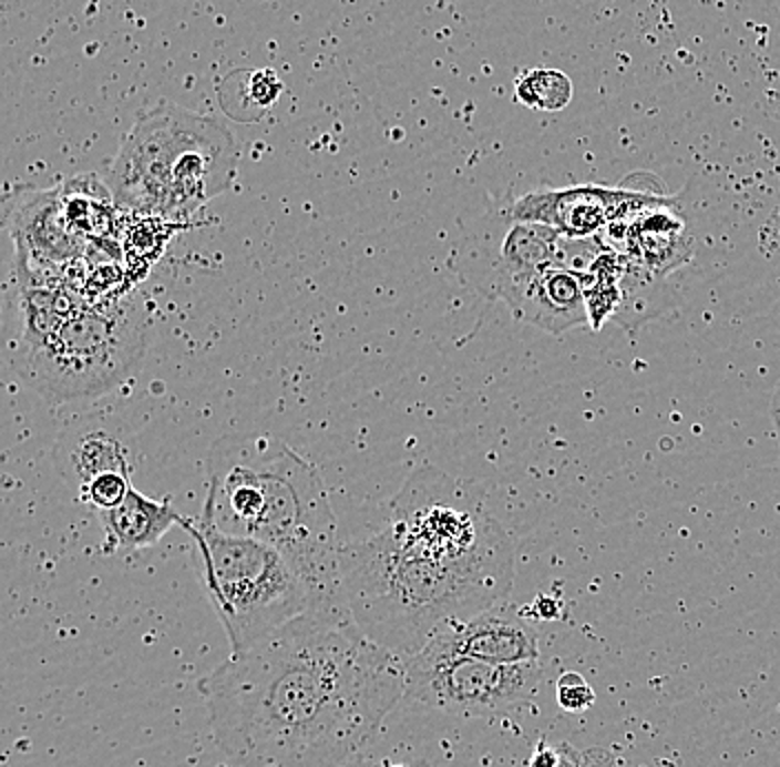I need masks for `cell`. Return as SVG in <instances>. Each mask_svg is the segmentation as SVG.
I'll return each mask as SVG.
<instances>
[{
	"label": "cell",
	"mask_w": 780,
	"mask_h": 767,
	"mask_svg": "<svg viewBox=\"0 0 780 767\" xmlns=\"http://www.w3.org/2000/svg\"><path fill=\"white\" fill-rule=\"evenodd\" d=\"M505 304L516 319L554 335L587 321L581 277L558 264L538 270Z\"/></svg>",
	"instance_id": "4fadbf2b"
},
{
	"label": "cell",
	"mask_w": 780,
	"mask_h": 767,
	"mask_svg": "<svg viewBox=\"0 0 780 767\" xmlns=\"http://www.w3.org/2000/svg\"><path fill=\"white\" fill-rule=\"evenodd\" d=\"M100 521L111 548L133 550L157 543L173 525H184L186 517H182L168 499H148L131 488L120 505L100 512Z\"/></svg>",
	"instance_id": "5bb4252c"
},
{
	"label": "cell",
	"mask_w": 780,
	"mask_h": 767,
	"mask_svg": "<svg viewBox=\"0 0 780 767\" xmlns=\"http://www.w3.org/2000/svg\"><path fill=\"white\" fill-rule=\"evenodd\" d=\"M250 98L253 102L261 104V106H268L273 104L279 93H281V80L275 75V71L270 69H259L250 75Z\"/></svg>",
	"instance_id": "ac0fdd59"
},
{
	"label": "cell",
	"mask_w": 780,
	"mask_h": 767,
	"mask_svg": "<svg viewBox=\"0 0 780 767\" xmlns=\"http://www.w3.org/2000/svg\"><path fill=\"white\" fill-rule=\"evenodd\" d=\"M574 95V84L561 69L536 67L514 80V100L534 111H563Z\"/></svg>",
	"instance_id": "9a60e30c"
},
{
	"label": "cell",
	"mask_w": 780,
	"mask_h": 767,
	"mask_svg": "<svg viewBox=\"0 0 780 767\" xmlns=\"http://www.w3.org/2000/svg\"><path fill=\"white\" fill-rule=\"evenodd\" d=\"M403 700L421 709L483 716L516 709L534 698L543 667L538 661L499 665L459 654L430 638L403 658Z\"/></svg>",
	"instance_id": "52a82bcc"
},
{
	"label": "cell",
	"mask_w": 780,
	"mask_h": 767,
	"mask_svg": "<svg viewBox=\"0 0 780 767\" xmlns=\"http://www.w3.org/2000/svg\"><path fill=\"white\" fill-rule=\"evenodd\" d=\"M237 155L222 120L160 98L122 135L104 184L117 208L182 222L230 186Z\"/></svg>",
	"instance_id": "277c9868"
},
{
	"label": "cell",
	"mask_w": 780,
	"mask_h": 767,
	"mask_svg": "<svg viewBox=\"0 0 780 767\" xmlns=\"http://www.w3.org/2000/svg\"><path fill=\"white\" fill-rule=\"evenodd\" d=\"M432 638L459 654L499 665L538 661L541 654L534 623L501 603L465 621L445 623Z\"/></svg>",
	"instance_id": "30bf717a"
},
{
	"label": "cell",
	"mask_w": 780,
	"mask_h": 767,
	"mask_svg": "<svg viewBox=\"0 0 780 767\" xmlns=\"http://www.w3.org/2000/svg\"><path fill=\"white\" fill-rule=\"evenodd\" d=\"M202 521L277 548L310 585L317 607H346L337 517L319 470L273 434L213 443Z\"/></svg>",
	"instance_id": "3957f363"
},
{
	"label": "cell",
	"mask_w": 780,
	"mask_h": 767,
	"mask_svg": "<svg viewBox=\"0 0 780 767\" xmlns=\"http://www.w3.org/2000/svg\"><path fill=\"white\" fill-rule=\"evenodd\" d=\"M623 246V255L656 277H665L671 268L689 257L682 239V219L674 213V204L651 206L634 217L612 222L603 233Z\"/></svg>",
	"instance_id": "7c38bea8"
},
{
	"label": "cell",
	"mask_w": 780,
	"mask_h": 767,
	"mask_svg": "<svg viewBox=\"0 0 780 767\" xmlns=\"http://www.w3.org/2000/svg\"><path fill=\"white\" fill-rule=\"evenodd\" d=\"M182 528L197 543L202 583L230 652L248 650L317 607L310 585L277 548L226 534L202 519H186Z\"/></svg>",
	"instance_id": "8992f818"
},
{
	"label": "cell",
	"mask_w": 780,
	"mask_h": 767,
	"mask_svg": "<svg viewBox=\"0 0 780 767\" xmlns=\"http://www.w3.org/2000/svg\"><path fill=\"white\" fill-rule=\"evenodd\" d=\"M527 610H534V614H530V616H538V618H545V621L558 618L556 599H552V596H538V599H534V603H532Z\"/></svg>",
	"instance_id": "d6986e66"
},
{
	"label": "cell",
	"mask_w": 780,
	"mask_h": 767,
	"mask_svg": "<svg viewBox=\"0 0 780 767\" xmlns=\"http://www.w3.org/2000/svg\"><path fill=\"white\" fill-rule=\"evenodd\" d=\"M131 488H133V483H131L129 474L102 472V474L93 477L91 481H86L78 490V494L89 508H95L98 512H102V510H111V508L120 505L126 499V494L131 492Z\"/></svg>",
	"instance_id": "2e32d148"
},
{
	"label": "cell",
	"mask_w": 780,
	"mask_h": 767,
	"mask_svg": "<svg viewBox=\"0 0 780 767\" xmlns=\"http://www.w3.org/2000/svg\"><path fill=\"white\" fill-rule=\"evenodd\" d=\"M215 747L235 767H348L403 700V656L346 607H310L197 681Z\"/></svg>",
	"instance_id": "6da1fadb"
},
{
	"label": "cell",
	"mask_w": 780,
	"mask_h": 767,
	"mask_svg": "<svg viewBox=\"0 0 780 767\" xmlns=\"http://www.w3.org/2000/svg\"><path fill=\"white\" fill-rule=\"evenodd\" d=\"M558 244L554 228L510 219L496 208L465 233L450 266L476 293L507 301L538 270L556 264Z\"/></svg>",
	"instance_id": "ba28073f"
},
{
	"label": "cell",
	"mask_w": 780,
	"mask_h": 767,
	"mask_svg": "<svg viewBox=\"0 0 780 767\" xmlns=\"http://www.w3.org/2000/svg\"><path fill=\"white\" fill-rule=\"evenodd\" d=\"M665 204H676V200L643 191L581 184L565 188H536L501 204L499 211L510 219L543 224L563 237L583 239L601 235L612 222Z\"/></svg>",
	"instance_id": "9c48e42d"
},
{
	"label": "cell",
	"mask_w": 780,
	"mask_h": 767,
	"mask_svg": "<svg viewBox=\"0 0 780 767\" xmlns=\"http://www.w3.org/2000/svg\"><path fill=\"white\" fill-rule=\"evenodd\" d=\"M53 461L64 481L78 492L102 472H124L135 468V450L124 430L106 421H80L66 428L55 448Z\"/></svg>",
	"instance_id": "8fae6325"
},
{
	"label": "cell",
	"mask_w": 780,
	"mask_h": 767,
	"mask_svg": "<svg viewBox=\"0 0 780 767\" xmlns=\"http://www.w3.org/2000/svg\"><path fill=\"white\" fill-rule=\"evenodd\" d=\"M146 341L148 313L135 295L71 310L27 299L16 372L53 403L95 397L137 366Z\"/></svg>",
	"instance_id": "5b68a950"
},
{
	"label": "cell",
	"mask_w": 780,
	"mask_h": 767,
	"mask_svg": "<svg viewBox=\"0 0 780 767\" xmlns=\"http://www.w3.org/2000/svg\"><path fill=\"white\" fill-rule=\"evenodd\" d=\"M596 700L592 685L578 672H563L556 681V703L563 712L583 714Z\"/></svg>",
	"instance_id": "e0dca14e"
},
{
	"label": "cell",
	"mask_w": 780,
	"mask_h": 767,
	"mask_svg": "<svg viewBox=\"0 0 780 767\" xmlns=\"http://www.w3.org/2000/svg\"><path fill=\"white\" fill-rule=\"evenodd\" d=\"M581 767H614V758L605 749H592L583 754Z\"/></svg>",
	"instance_id": "ffe728a7"
},
{
	"label": "cell",
	"mask_w": 780,
	"mask_h": 767,
	"mask_svg": "<svg viewBox=\"0 0 780 767\" xmlns=\"http://www.w3.org/2000/svg\"><path fill=\"white\" fill-rule=\"evenodd\" d=\"M512 579L507 532L472 492L428 463L403 481L377 530L339 543L350 618L403 658L445 623L496 605Z\"/></svg>",
	"instance_id": "7a4b0ae2"
},
{
	"label": "cell",
	"mask_w": 780,
	"mask_h": 767,
	"mask_svg": "<svg viewBox=\"0 0 780 767\" xmlns=\"http://www.w3.org/2000/svg\"><path fill=\"white\" fill-rule=\"evenodd\" d=\"M769 412L773 419V428H776V439H778V448H780V381L776 384L773 392H771V403H769Z\"/></svg>",
	"instance_id": "44dd1931"
}]
</instances>
